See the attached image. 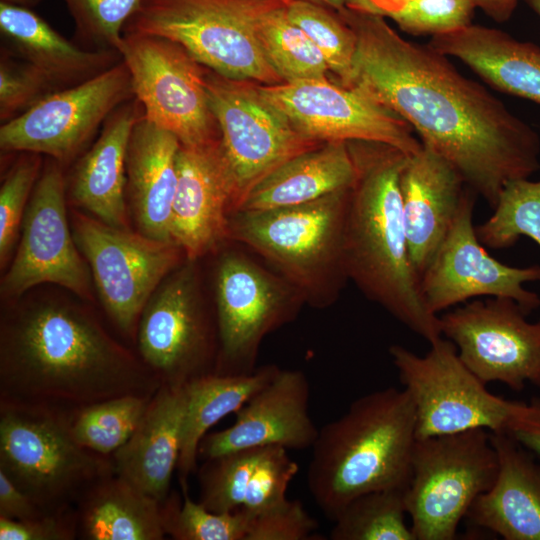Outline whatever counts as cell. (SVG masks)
<instances>
[{
  "instance_id": "cell-1",
  "label": "cell",
  "mask_w": 540,
  "mask_h": 540,
  "mask_svg": "<svg viewBox=\"0 0 540 540\" xmlns=\"http://www.w3.org/2000/svg\"><path fill=\"white\" fill-rule=\"evenodd\" d=\"M356 36L348 87L393 110L494 208L511 181L540 169V138L449 57L400 36L383 16L338 11Z\"/></svg>"
},
{
  "instance_id": "cell-2",
  "label": "cell",
  "mask_w": 540,
  "mask_h": 540,
  "mask_svg": "<svg viewBox=\"0 0 540 540\" xmlns=\"http://www.w3.org/2000/svg\"><path fill=\"white\" fill-rule=\"evenodd\" d=\"M160 386L82 305L26 300L1 316L0 402L71 412L126 395L152 397Z\"/></svg>"
},
{
  "instance_id": "cell-3",
  "label": "cell",
  "mask_w": 540,
  "mask_h": 540,
  "mask_svg": "<svg viewBox=\"0 0 540 540\" xmlns=\"http://www.w3.org/2000/svg\"><path fill=\"white\" fill-rule=\"evenodd\" d=\"M356 165L344 234L348 278L371 301L429 343L442 337L439 316L421 294L405 232L400 174L408 155L377 142H348Z\"/></svg>"
},
{
  "instance_id": "cell-4",
  "label": "cell",
  "mask_w": 540,
  "mask_h": 540,
  "mask_svg": "<svg viewBox=\"0 0 540 540\" xmlns=\"http://www.w3.org/2000/svg\"><path fill=\"white\" fill-rule=\"evenodd\" d=\"M416 441V418L407 390H376L319 429L307 469V487L334 520L354 498L372 491L406 489Z\"/></svg>"
},
{
  "instance_id": "cell-5",
  "label": "cell",
  "mask_w": 540,
  "mask_h": 540,
  "mask_svg": "<svg viewBox=\"0 0 540 540\" xmlns=\"http://www.w3.org/2000/svg\"><path fill=\"white\" fill-rule=\"evenodd\" d=\"M349 192L289 207L234 211L228 219V240L266 260L305 303L330 306L349 279L344 252Z\"/></svg>"
},
{
  "instance_id": "cell-6",
  "label": "cell",
  "mask_w": 540,
  "mask_h": 540,
  "mask_svg": "<svg viewBox=\"0 0 540 540\" xmlns=\"http://www.w3.org/2000/svg\"><path fill=\"white\" fill-rule=\"evenodd\" d=\"M0 471L46 513L75 508L114 473L111 456L73 438L68 412L7 402H0Z\"/></svg>"
},
{
  "instance_id": "cell-7",
  "label": "cell",
  "mask_w": 540,
  "mask_h": 540,
  "mask_svg": "<svg viewBox=\"0 0 540 540\" xmlns=\"http://www.w3.org/2000/svg\"><path fill=\"white\" fill-rule=\"evenodd\" d=\"M268 0H143L124 33L167 38L233 81L282 83L260 44L256 20ZM123 33V34H124Z\"/></svg>"
},
{
  "instance_id": "cell-8",
  "label": "cell",
  "mask_w": 540,
  "mask_h": 540,
  "mask_svg": "<svg viewBox=\"0 0 540 540\" xmlns=\"http://www.w3.org/2000/svg\"><path fill=\"white\" fill-rule=\"evenodd\" d=\"M498 472L491 432L476 428L416 439L405 489L416 540H453L475 500Z\"/></svg>"
},
{
  "instance_id": "cell-9",
  "label": "cell",
  "mask_w": 540,
  "mask_h": 540,
  "mask_svg": "<svg viewBox=\"0 0 540 540\" xmlns=\"http://www.w3.org/2000/svg\"><path fill=\"white\" fill-rule=\"evenodd\" d=\"M389 354L413 402L416 439L483 428L507 433L514 401L490 393L443 336L420 356L392 345Z\"/></svg>"
},
{
  "instance_id": "cell-10",
  "label": "cell",
  "mask_w": 540,
  "mask_h": 540,
  "mask_svg": "<svg viewBox=\"0 0 540 540\" xmlns=\"http://www.w3.org/2000/svg\"><path fill=\"white\" fill-rule=\"evenodd\" d=\"M195 263L185 259L160 283L138 321L139 357L161 385L185 386L216 373L218 325L203 306Z\"/></svg>"
},
{
  "instance_id": "cell-11",
  "label": "cell",
  "mask_w": 540,
  "mask_h": 540,
  "mask_svg": "<svg viewBox=\"0 0 540 540\" xmlns=\"http://www.w3.org/2000/svg\"><path fill=\"white\" fill-rule=\"evenodd\" d=\"M71 229L107 315L123 334H136L143 308L182 264L183 250L173 241L113 227L81 213H73Z\"/></svg>"
},
{
  "instance_id": "cell-12",
  "label": "cell",
  "mask_w": 540,
  "mask_h": 540,
  "mask_svg": "<svg viewBox=\"0 0 540 540\" xmlns=\"http://www.w3.org/2000/svg\"><path fill=\"white\" fill-rule=\"evenodd\" d=\"M117 50L147 120L175 135L183 146L219 140L218 124L208 104L204 66L182 46L156 35L124 33Z\"/></svg>"
},
{
  "instance_id": "cell-13",
  "label": "cell",
  "mask_w": 540,
  "mask_h": 540,
  "mask_svg": "<svg viewBox=\"0 0 540 540\" xmlns=\"http://www.w3.org/2000/svg\"><path fill=\"white\" fill-rule=\"evenodd\" d=\"M219 356L216 373H251L264 338L292 321L304 300L277 272L226 252L215 276Z\"/></svg>"
},
{
  "instance_id": "cell-14",
  "label": "cell",
  "mask_w": 540,
  "mask_h": 540,
  "mask_svg": "<svg viewBox=\"0 0 540 540\" xmlns=\"http://www.w3.org/2000/svg\"><path fill=\"white\" fill-rule=\"evenodd\" d=\"M210 110L218 124L219 149L238 209L249 190L285 161L320 142L297 132L258 92L216 73L205 75Z\"/></svg>"
},
{
  "instance_id": "cell-15",
  "label": "cell",
  "mask_w": 540,
  "mask_h": 540,
  "mask_svg": "<svg viewBox=\"0 0 540 540\" xmlns=\"http://www.w3.org/2000/svg\"><path fill=\"white\" fill-rule=\"evenodd\" d=\"M133 98L131 75L121 60L2 123L0 148L46 155L64 167L86 149L110 114Z\"/></svg>"
},
{
  "instance_id": "cell-16",
  "label": "cell",
  "mask_w": 540,
  "mask_h": 540,
  "mask_svg": "<svg viewBox=\"0 0 540 540\" xmlns=\"http://www.w3.org/2000/svg\"><path fill=\"white\" fill-rule=\"evenodd\" d=\"M260 95L304 137L324 142H377L412 155L421 147L413 128L356 87L308 79L256 86Z\"/></svg>"
},
{
  "instance_id": "cell-17",
  "label": "cell",
  "mask_w": 540,
  "mask_h": 540,
  "mask_svg": "<svg viewBox=\"0 0 540 540\" xmlns=\"http://www.w3.org/2000/svg\"><path fill=\"white\" fill-rule=\"evenodd\" d=\"M66 190L63 167L48 158L27 205L17 251L1 280L5 299H19L42 283L62 286L83 300L92 299L90 268L68 224Z\"/></svg>"
},
{
  "instance_id": "cell-18",
  "label": "cell",
  "mask_w": 540,
  "mask_h": 540,
  "mask_svg": "<svg viewBox=\"0 0 540 540\" xmlns=\"http://www.w3.org/2000/svg\"><path fill=\"white\" fill-rule=\"evenodd\" d=\"M527 315L515 301L491 297L445 312L440 329L484 384L521 391L526 383L540 386V320L529 322Z\"/></svg>"
},
{
  "instance_id": "cell-19",
  "label": "cell",
  "mask_w": 540,
  "mask_h": 540,
  "mask_svg": "<svg viewBox=\"0 0 540 540\" xmlns=\"http://www.w3.org/2000/svg\"><path fill=\"white\" fill-rule=\"evenodd\" d=\"M476 195L467 190L447 236L420 276L425 304L438 315L472 298L490 296L511 299L530 314L540 307V297L524 284L540 282V266L513 267L489 255L473 224Z\"/></svg>"
},
{
  "instance_id": "cell-20",
  "label": "cell",
  "mask_w": 540,
  "mask_h": 540,
  "mask_svg": "<svg viewBox=\"0 0 540 540\" xmlns=\"http://www.w3.org/2000/svg\"><path fill=\"white\" fill-rule=\"evenodd\" d=\"M310 394V383L303 371L280 369L235 413L230 427L202 438L199 457L207 460L266 446L311 448L319 429L309 413Z\"/></svg>"
},
{
  "instance_id": "cell-21",
  "label": "cell",
  "mask_w": 540,
  "mask_h": 540,
  "mask_svg": "<svg viewBox=\"0 0 540 540\" xmlns=\"http://www.w3.org/2000/svg\"><path fill=\"white\" fill-rule=\"evenodd\" d=\"M176 169L171 238L186 259L197 261L228 240V219L234 209L233 185L219 140L201 146L180 144Z\"/></svg>"
},
{
  "instance_id": "cell-22",
  "label": "cell",
  "mask_w": 540,
  "mask_h": 540,
  "mask_svg": "<svg viewBox=\"0 0 540 540\" xmlns=\"http://www.w3.org/2000/svg\"><path fill=\"white\" fill-rule=\"evenodd\" d=\"M470 187L445 158L422 144L400 174L409 256L419 277L447 236Z\"/></svg>"
},
{
  "instance_id": "cell-23",
  "label": "cell",
  "mask_w": 540,
  "mask_h": 540,
  "mask_svg": "<svg viewBox=\"0 0 540 540\" xmlns=\"http://www.w3.org/2000/svg\"><path fill=\"white\" fill-rule=\"evenodd\" d=\"M186 409V385H161L131 437L111 455L115 474L161 503L171 493Z\"/></svg>"
},
{
  "instance_id": "cell-24",
  "label": "cell",
  "mask_w": 540,
  "mask_h": 540,
  "mask_svg": "<svg viewBox=\"0 0 540 540\" xmlns=\"http://www.w3.org/2000/svg\"><path fill=\"white\" fill-rule=\"evenodd\" d=\"M143 114L136 98L116 108L96 141L77 161L69 179L72 203L113 227L129 228L126 155L134 125Z\"/></svg>"
},
{
  "instance_id": "cell-25",
  "label": "cell",
  "mask_w": 540,
  "mask_h": 540,
  "mask_svg": "<svg viewBox=\"0 0 540 540\" xmlns=\"http://www.w3.org/2000/svg\"><path fill=\"white\" fill-rule=\"evenodd\" d=\"M498 472L466 518L505 540H540V463L508 433H491Z\"/></svg>"
},
{
  "instance_id": "cell-26",
  "label": "cell",
  "mask_w": 540,
  "mask_h": 540,
  "mask_svg": "<svg viewBox=\"0 0 540 540\" xmlns=\"http://www.w3.org/2000/svg\"><path fill=\"white\" fill-rule=\"evenodd\" d=\"M178 138L144 117L132 130L126 155V200L138 231L160 241L171 238L177 185ZM174 242V241H173Z\"/></svg>"
},
{
  "instance_id": "cell-27",
  "label": "cell",
  "mask_w": 540,
  "mask_h": 540,
  "mask_svg": "<svg viewBox=\"0 0 540 540\" xmlns=\"http://www.w3.org/2000/svg\"><path fill=\"white\" fill-rule=\"evenodd\" d=\"M427 45L460 60L497 90L540 105V48L537 45L472 23L434 35Z\"/></svg>"
},
{
  "instance_id": "cell-28",
  "label": "cell",
  "mask_w": 540,
  "mask_h": 540,
  "mask_svg": "<svg viewBox=\"0 0 540 540\" xmlns=\"http://www.w3.org/2000/svg\"><path fill=\"white\" fill-rule=\"evenodd\" d=\"M0 31L17 57L42 71L61 89L91 79L122 60L117 50L77 46L26 7L0 2Z\"/></svg>"
},
{
  "instance_id": "cell-29",
  "label": "cell",
  "mask_w": 540,
  "mask_h": 540,
  "mask_svg": "<svg viewBox=\"0 0 540 540\" xmlns=\"http://www.w3.org/2000/svg\"><path fill=\"white\" fill-rule=\"evenodd\" d=\"M356 165L348 142H324L285 161L256 183L238 210L295 206L350 189Z\"/></svg>"
},
{
  "instance_id": "cell-30",
  "label": "cell",
  "mask_w": 540,
  "mask_h": 540,
  "mask_svg": "<svg viewBox=\"0 0 540 540\" xmlns=\"http://www.w3.org/2000/svg\"><path fill=\"white\" fill-rule=\"evenodd\" d=\"M77 538L85 540L164 539V502L112 473L92 485L75 505Z\"/></svg>"
},
{
  "instance_id": "cell-31",
  "label": "cell",
  "mask_w": 540,
  "mask_h": 540,
  "mask_svg": "<svg viewBox=\"0 0 540 540\" xmlns=\"http://www.w3.org/2000/svg\"><path fill=\"white\" fill-rule=\"evenodd\" d=\"M280 368L265 365L251 373H213L186 385L187 409L177 464L180 486L196 471L199 445L208 430L230 413H236L269 383Z\"/></svg>"
},
{
  "instance_id": "cell-32",
  "label": "cell",
  "mask_w": 540,
  "mask_h": 540,
  "mask_svg": "<svg viewBox=\"0 0 540 540\" xmlns=\"http://www.w3.org/2000/svg\"><path fill=\"white\" fill-rule=\"evenodd\" d=\"M285 5V1L268 0L257 16V34L268 62L283 82L327 78L325 58L291 21Z\"/></svg>"
},
{
  "instance_id": "cell-33",
  "label": "cell",
  "mask_w": 540,
  "mask_h": 540,
  "mask_svg": "<svg viewBox=\"0 0 540 540\" xmlns=\"http://www.w3.org/2000/svg\"><path fill=\"white\" fill-rule=\"evenodd\" d=\"M405 489H386L351 500L333 520L331 540H416L405 523Z\"/></svg>"
},
{
  "instance_id": "cell-34",
  "label": "cell",
  "mask_w": 540,
  "mask_h": 540,
  "mask_svg": "<svg viewBox=\"0 0 540 540\" xmlns=\"http://www.w3.org/2000/svg\"><path fill=\"white\" fill-rule=\"evenodd\" d=\"M152 397L126 395L68 412L70 432L80 445L111 456L131 437Z\"/></svg>"
},
{
  "instance_id": "cell-35",
  "label": "cell",
  "mask_w": 540,
  "mask_h": 540,
  "mask_svg": "<svg viewBox=\"0 0 540 540\" xmlns=\"http://www.w3.org/2000/svg\"><path fill=\"white\" fill-rule=\"evenodd\" d=\"M493 214L475 226L479 241L491 249L513 246L527 236L540 246V180L509 182L499 195Z\"/></svg>"
},
{
  "instance_id": "cell-36",
  "label": "cell",
  "mask_w": 540,
  "mask_h": 540,
  "mask_svg": "<svg viewBox=\"0 0 540 540\" xmlns=\"http://www.w3.org/2000/svg\"><path fill=\"white\" fill-rule=\"evenodd\" d=\"M288 17L299 26L320 50L329 70L348 87L356 36L353 30L334 10L305 1H287Z\"/></svg>"
},
{
  "instance_id": "cell-37",
  "label": "cell",
  "mask_w": 540,
  "mask_h": 540,
  "mask_svg": "<svg viewBox=\"0 0 540 540\" xmlns=\"http://www.w3.org/2000/svg\"><path fill=\"white\" fill-rule=\"evenodd\" d=\"M164 502L165 531L176 540H246L250 515L242 509L216 513L191 499L188 485Z\"/></svg>"
},
{
  "instance_id": "cell-38",
  "label": "cell",
  "mask_w": 540,
  "mask_h": 540,
  "mask_svg": "<svg viewBox=\"0 0 540 540\" xmlns=\"http://www.w3.org/2000/svg\"><path fill=\"white\" fill-rule=\"evenodd\" d=\"M263 448L242 449L205 460L198 471L199 503L216 513L240 509Z\"/></svg>"
},
{
  "instance_id": "cell-39",
  "label": "cell",
  "mask_w": 540,
  "mask_h": 540,
  "mask_svg": "<svg viewBox=\"0 0 540 540\" xmlns=\"http://www.w3.org/2000/svg\"><path fill=\"white\" fill-rule=\"evenodd\" d=\"M0 188V263L7 264L20 234L23 217L42 169L40 154L20 152Z\"/></svg>"
},
{
  "instance_id": "cell-40",
  "label": "cell",
  "mask_w": 540,
  "mask_h": 540,
  "mask_svg": "<svg viewBox=\"0 0 540 540\" xmlns=\"http://www.w3.org/2000/svg\"><path fill=\"white\" fill-rule=\"evenodd\" d=\"M63 1L75 23L76 35L83 43L95 50H117L126 23L143 0Z\"/></svg>"
},
{
  "instance_id": "cell-41",
  "label": "cell",
  "mask_w": 540,
  "mask_h": 540,
  "mask_svg": "<svg viewBox=\"0 0 540 540\" xmlns=\"http://www.w3.org/2000/svg\"><path fill=\"white\" fill-rule=\"evenodd\" d=\"M61 90L42 71L7 53L0 60V120L5 123Z\"/></svg>"
},
{
  "instance_id": "cell-42",
  "label": "cell",
  "mask_w": 540,
  "mask_h": 540,
  "mask_svg": "<svg viewBox=\"0 0 540 540\" xmlns=\"http://www.w3.org/2000/svg\"><path fill=\"white\" fill-rule=\"evenodd\" d=\"M475 9L471 0H404L387 17L405 32L434 36L471 24Z\"/></svg>"
},
{
  "instance_id": "cell-43",
  "label": "cell",
  "mask_w": 540,
  "mask_h": 540,
  "mask_svg": "<svg viewBox=\"0 0 540 540\" xmlns=\"http://www.w3.org/2000/svg\"><path fill=\"white\" fill-rule=\"evenodd\" d=\"M298 464L281 446H266L250 479L240 509L250 516L271 510L287 498L289 484L298 473Z\"/></svg>"
},
{
  "instance_id": "cell-44",
  "label": "cell",
  "mask_w": 540,
  "mask_h": 540,
  "mask_svg": "<svg viewBox=\"0 0 540 540\" xmlns=\"http://www.w3.org/2000/svg\"><path fill=\"white\" fill-rule=\"evenodd\" d=\"M317 521L297 499L256 516H250L246 540H311L315 539Z\"/></svg>"
},
{
  "instance_id": "cell-45",
  "label": "cell",
  "mask_w": 540,
  "mask_h": 540,
  "mask_svg": "<svg viewBox=\"0 0 540 540\" xmlns=\"http://www.w3.org/2000/svg\"><path fill=\"white\" fill-rule=\"evenodd\" d=\"M77 538L75 508L28 520L0 517V540H73Z\"/></svg>"
},
{
  "instance_id": "cell-46",
  "label": "cell",
  "mask_w": 540,
  "mask_h": 540,
  "mask_svg": "<svg viewBox=\"0 0 540 540\" xmlns=\"http://www.w3.org/2000/svg\"><path fill=\"white\" fill-rule=\"evenodd\" d=\"M507 433L524 448L540 455V399L513 402Z\"/></svg>"
},
{
  "instance_id": "cell-47",
  "label": "cell",
  "mask_w": 540,
  "mask_h": 540,
  "mask_svg": "<svg viewBox=\"0 0 540 540\" xmlns=\"http://www.w3.org/2000/svg\"><path fill=\"white\" fill-rule=\"evenodd\" d=\"M44 514L46 512L0 471V517L28 520Z\"/></svg>"
},
{
  "instance_id": "cell-48",
  "label": "cell",
  "mask_w": 540,
  "mask_h": 540,
  "mask_svg": "<svg viewBox=\"0 0 540 540\" xmlns=\"http://www.w3.org/2000/svg\"><path fill=\"white\" fill-rule=\"evenodd\" d=\"M476 8L498 23L507 21L519 0H471Z\"/></svg>"
},
{
  "instance_id": "cell-49",
  "label": "cell",
  "mask_w": 540,
  "mask_h": 540,
  "mask_svg": "<svg viewBox=\"0 0 540 540\" xmlns=\"http://www.w3.org/2000/svg\"><path fill=\"white\" fill-rule=\"evenodd\" d=\"M396 0H346V7L363 13L386 17Z\"/></svg>"
},
{
  "instance_id": "cell-50",
  "label": "cell",
  "mask_w": 540,
  "mask_h": 540,
  "mask_svg": "<svg viewBox=\"0 0 540 540\" xmlns=\"http://www.w3.org/2000/svg\"><path fill=\"white\" fill-rule=\"evenodd\" d=\"M281 1H305L313 4H317L334 11H340L346 7V0H281Z\"/></svg>"
},
{
  "instance_id": "cell-51",
  "label": "cell",
  "mask_w": 540,
  "mask_h": 540,
  "mask_svg": "<svg viewBox=\"0 0 540 540\" xmlns=\"http://www.w3.org/2000/svg\"><path fill=\"white\" fill-rule=\"evenodd\" d=\"M1 2L10 4V5L31 8L35 6L39 2V0H1Z\"/></svg>"
},
{
  "instance_id": "cell-52",
  "label": "cell",
  "mask_w": 540,
  "mask_h": 540,
  "mask_svg": "<svg viewBox=\"0 0 540 540\" xmlns=\"http://www.w3.org/2000/svg\"><path fill=\"white\" fill-rule=\"evenodd\" d=\"M525 1L540 16V0H525Z\"/></svg>"
},
{
  "instance_id": "cell-53",
  "label": "cell",
  "mask_w": 540,
  "mask_h": 540,
  "mask_svg": "<svg viewBox=\"0 0 540 540\" xmlns=\"http://www.w3.org/2000/svg\"><path fill=\"white\" fill-rule=\"evenodd\" d=\"M401 1H404V0H396L395 5H397V4H398L399 2H401ZM395 5H394V6H395ZM394 6H393V7H394ZM393 7H392V8H393ZM392 8H391V9H392ZM388 13H389V12H388ZM386 17H387V16H386Z\"/></svg>"
}]
</instances>
